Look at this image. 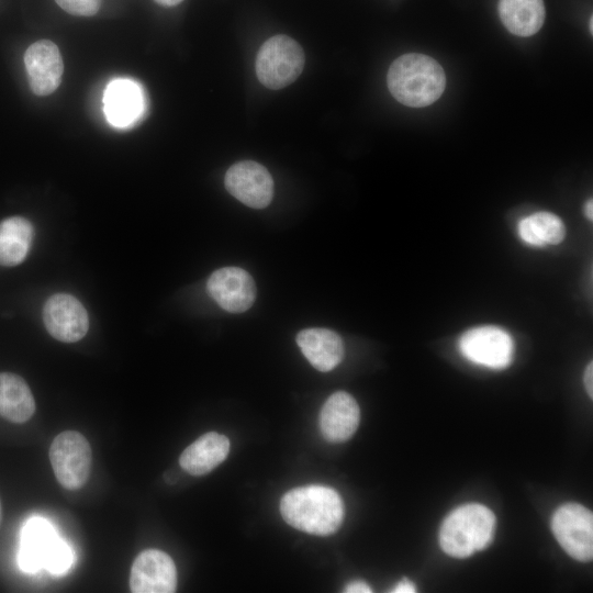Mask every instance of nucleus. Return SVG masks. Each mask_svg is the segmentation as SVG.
<instances>
[{"label": "nucleus", "instance_id": "nucleus-15", "mask_svg": "<svg viewBox=\"0 0 593 593\" xmlns=\"http://www.w3.org/2000/svg\"><path fill=\"white\" fill-rule=\"evenodd\" d=\"M296 344L309 362L318 371H331L344 357V343L331 329L313 327L301 331Z\"/></svg>", "mask_w": 593, "mask_h": 593}, {"label": "nucleus", "instance_id": "nucleus-27", "mask_svg": "<svg viewBox=\"0 0 593 593\" xmlns=\"http://www.w3.org/2000/svg\"><path fill=\"white\" fill-rule=\"evenodd\" d=\"M156 3L163 7H175L183 0H154Z\"/></svg>", "mask_w": 593, "mask_h": 593}, {"label": "nucleus", "instance_id": "nucleus-2", "mask_svg": "<svg viewBox=\"0 0 593 593\" xmlns=\"http://www.w3.org/2000/svg\"><path fill=\"white\" fill-rule=\"evenodd\" d=\"M391 94L402 104L423 108L443 94L446 76L441 66L432 57L410 53L396 58L387 76Z\"/></svg>", "mask_w": 593, "mask_h": 593}, {"label": "nucleus", "instance_id": "nucleus-13", "mask_svg": "<svg viewBox=\"0 0 593 593\" xmlns=\"http://www.w3.org/2000/svg\"><path fill=\"white\" fill-rule=\"evenodd\" d=\"M360 411L356 400L347 392L329 395L320 413V429L331 443L349 439L358 428Z\"/></svg>", "mask_w": 593, "mask_h": 593}, {"label": "nucleus", "instance_id": "nucleus-18", "mask_svg": "<svg viewBox=\"0 0 593 593\" xmlns=\"http://www.w3.org/2000/svg\"><path fill=\"white\" fill-rule=\"evenodd\" d=\"M35 412V401L27 383L18 374L0 373V416L24 423Z\"/></svg>", "mask_w": 593, "mask_h": 593}, {"label": "nucleus", "instance_id": "nucleus-19", "mask_svg": "<svg viewBox=\"0 0 593 593\" xmlns=\"http://www.w3.org/2000/svg\"><path fill=\"white\" fill-rule=\"evenodd\" d=\"M499 14L511 33L523 37L537 33L546 15L542 0H500Z\"/></svg>", "mask_w": 593, "mask_h": 593}, {"label": "nucleus", "instance_id": "nucleus-3", "mask_svg": "<svg viewBox=\"0 0 593 593\" xmlns=\"http://www.w3.org/2000/svg\"><path fill=\"white\" fill-rule=\"evenodd\" d=\"M494 528L495 516L490 508L479 503L465 504L444 519L439 545L448 556L467 558L489 546Z\"/></svg>", "mask_w": 593, "mask_h": 593}, {"label": "nucleus", "instance_id": "nucleus-10", "mask_svg": "<svg viewBox=\"0 0 593 593\" xmlns=\"http://www.w3.org/2000/svg\"><path fill=\"white\" fill-rule=\"evenodd\" d=\"M177 586L174 560L157 549L142 551L131 568L130 588L134 593H172Z\"/></svg>", "mask_w": 593, "mask_h": 593}, {"label": "nucleus", "instance_id": "nucleus-14", "mask_svg": "<svg viewBox=\"0 0 593 593\" xmlns=\"http://www.w3.org/2000/svg\"><path fill=\"white\" fill-rule=\"evenodd\" d=\"M103 102L109 122L119 127L134 124L145 111L144 93L141 87L130 79H115L110 82Z\"/></svg>", "mask_w": 593, "mask_h": 593}, {"label": "nucleus", "instance_id": "nucleus-20", "mask_svg": "<svg viewBox=\"0 0 593 593\" xmlns=\"http://www.w3.org/2000/svg\"><path fill=\"white\" fill-rule=\"evenodd\" d=\"M34 230L30 221L12 216L0 223V265L11 267L21 264L31 247Z\"/></svg>", "mask_w": 593, "mask_h": 593}, {"label": "nucleus", "instance_id": "nucleus-8", "mask_svg": "<svg viewBox=\"0 0 593 593\" xmlns=\"http://www.w3.org/2000/svg\"><path fill=\"white\" fill-rule=\"evenodd\" d=\"M225 188L234 198L254 209L266 208L273 197L271 175L253 160L232 165L225 175Z\"/></svg>", "mask_w": 593, "mask_h": 593}, {"label": "nucleus", "instance_id": "nucleus-29", "mask_svg": "<svg viewBox=\"0 0 593 593\" xmlns=\"http://www.w3.org/2000/svg\"><path fill=\"white\" fill-rule=\"evenodd\" d=\"M590 32L591 33L593 32V20H592V18L590 19Z\"/></svg>", "mask_w": 593, "mask_h": 593}, {"label": "nucleus", "instance_id": "nucleus-6", "mask_svg": "<svg viewBox=\"0 0 593 593\" xmlns=\"http://www.w3.org/2000/svg\"><path fill=\"white\" fill-rule=\"evenodd\" d=\"M551 530L561 548L578 561L593 557V515L578 503H567L556 510Z\"/></svg>", "mask_w": 593, "mask_h": 593}, {"label": "nucleus", "instance_id": "nucleus-1", "mask_svg": "<svg viewBox=\"0 0 593 593\" xmlns=\"http://www.w3.org/2000/svg\"><path fill=\"white\" fill-rule=\"evenodd\" d=\"M280 513L289 525L299 530L327 536L342 525L344 503L334 489L311 484L288 491L281 497Z\"/></svg>", "mask_w": 593, "mask_h": 593}, {"label": "nucleus", "instance_id": "nucleus-26", "mask_svg": "<svg viewBox=\"0 0 593 593\" xmlns=\"http://www.w3.org/2000/svg\"><path fill=\"white\" fill-rule=\"evenodd\" d=\"M592 378H593V363L590 362L588 365L586 369H585V372H584V384H585V389H586V392L590 395V398L593 396Z\"/></svg>", "mask_w": 593, "mask_h": 593}, {"label": "nucleus", "instance_id": "nucleus-17", "mask_svg": "<svg viewBox=\"0 0 593 593\" xmlns=\"http://www.w3.org/2000/svg\"><path fill=\"white\" fill-rule=\"evenodd\" d=\"M57 538L49 522L42 517H32L21 532L19 564L25 572H36L43 568V559L48 547Z\"/></svg>", "mask_w": 593, "mask_h": 593}, {"label": "nucleus", "instance_id": "nucleus-9", "mask_svg": "<svg viewBox=\"0 0 593 593\" xmlns=\"http://www.w3.org/2000/svg\"><path fill=\"white\" fill-rule=\"evenodd\" d=\"M43 320L47 332L57 340L75 343L88 332L89 317L78 299L57 293L44 304Z\"/></svg>", "mask_w": 593, "mask_h": 593}, {"label": "nucleus", "instance_id": "nucleus-28", "mask_svg": "<svg viewBox=\"0 0 593 593\" xmlns=\"http://www.w3.org/2000/svg\"><path fill=\"white\" fill-rule=\"evenodd\" d=\"M593 202L592 200H589L585 205V215L589 220H592L593 216Z\"/></svg>", "mask_w": 593, "mask_h": 593}, {"label": "nucleus", "instance_id": "nucleus-5", "mask_svg": "<svg viewBox=\"0 0 593 593\" xmlns=\"http://www.w3.org/2000/svg\"><path fill=\"white\" fill-rule=\"evenodd\" d=\"M49 460L56 479L65 489H80L91 471L90 444L79 432H61L51 444Z\"/></svg>", "mask_w": 593, "mask_h": 593}, {"label": "nucleus", "instance_id": "nucleus-4", "mask_svg": "<svg viewBox=\"0 0 593 593\" xmlns=\"http://www.w3.org/2000/svg\"><path fill=\"white\" fill-rule=\"evenodd\" d=\"M304 61V53L298 42L287 35H275L261 45L257 54V78L269 89H282L300 76Z\"/></svg>", "mask_w": 593, "mask_h": 593}, {"label": "nucleus", "instance_id": "nucleus-11", "mask_svg": "<svg viewBox=\"0 0 593 593\" xmlns=\"http://www.w3.org/2000/svg\"><path fill=\"white\" fill-rule=\"evenodd\" d=\"M212 299L225 311L242 313L248 310L256 298L253 277L238 267H224L212 272L206 283Z\"/></svg>", "mask_w": 593, "mask_h": 593}, {"label": "nucleus", "instance_id": "nucleus-23", "mask_svg": "<svg viewBox=\"0 0 593 593\" xmlns=\"http://www.w3.org/2000/svg\"><path fill=\"white\" fill-rule=\"evenodd\" d=\"M66 12L77 16H92L101 5V0H55Z\"/></svg>", "mask_w": 593, "mask_h": 593}, {"label": "nucleus", "instance_id": "nucleus-25", "mask_svg": "<svg viewBox=\"0 0 593 593\" xmlns=\"http://www.w3.org/2000/svg\"><path fill=\"white\" fill-rule=\"evenodd\" d=\"M391 592L394 593H413L416 592L415 585L407 579L401 580Z\"/></svg>", "mask_w": 593, "mask_h": 593}, {"label": "nucleus", "instance_id": "nucleus-22", "mask_svg": "<svg viewBox=\"0 0 593 593\" xmlns=\"http://www.w3.org/2000/svg\"><path fill=\"white\" fill-rule=\"evenodd\" d=\"M74 561V555L69 546L58 537L53 541L45 552L43 568L53 574L65 573Z\"/></svg>", "mask_w": 593, "mask_h": 593}, {"label": "nucleus", "instance_id": "nucleus-24", "mask_svg": "<svg viewBox=\"0 0 593 593\" xmlns=\"http://www.w3.org/2000/svg\"><path fill=\"white\" fill-rule=\"evenodd\" d=\"M347 593H370L372 592L371 588L363 581L356 580L348 583L344 590Z\"/></svg>", "mask_w": 593, "mask_h": 593}, {"label": "nucleus", "instance_id": "nucleus-16", "mask_svg": "<svg viewBox=\"0 0 593 593\" xmlns=\"http://www.w3.org/2000/svg\"><path fill=\"white\" fill-rule=\"evenodd\" d=\"M230 451V440L216 432H209L189 445L180 455V467L192 475H203L222 463Z\"/></svg>", "mask_w": 593, "mask_h": 593}, {"label": "nucleus", "instance_id": "nucleus-12", "mask_svg": "<svg viewBox=\"0 0 593 593\" xmlns=\"http://www.w3.org/2000/svg\"><path fill=\"white\" fill-rule=\"evenodd\" d=\"M24 65L30 87L36 96H48L59 87L64 63L52 41L40 40L30 45L24 54Z\"/></svg>", "mask_w": 593, "mask_h": 593}, {"label": "nucleus", "instance_id": "nucleus-30", "mask_svg": "<svg viewBox=\"0 0 593 593\" xmlns=\"http://www.w3.org/2000/svg\"><path fill=\"white\" fill-rule=\"evenodd\" d=\"M0 514H1V506H0Z\"/></svg>", "mask_w": 593, "mask_h": 593}, {"label": "nucleus", "instance_id": "nucleus-7", "mask_svg": "<svg viewBox=\"0 0 593 593\" xmlns=\"http://www.w3.org/2000/svg\"><path fill=\"white\" fill-rule=\"evenodd\" d=\"M462 356L490 369H504L513 357L511 335L497 326H479L465 332L458 342Z\"/></svg>", "mask_w": 593, "mask_h": 593}, {"label": "nucleus", "instance_id": "nucleus-21", "mask_svg": "<svg viewBox=\"0 0 593 593\" xmlns=\"http://www.w3.org/2000/svg\"><path fill=\"white\" fill-rule=\"evenodd\" d=\"M517 231L524 243L536 247L557 245L566 234L563 222L550 212H537L522 219Z\"/></svg>", "mask_w": 593, "mask_h": 593}]
</instances>
